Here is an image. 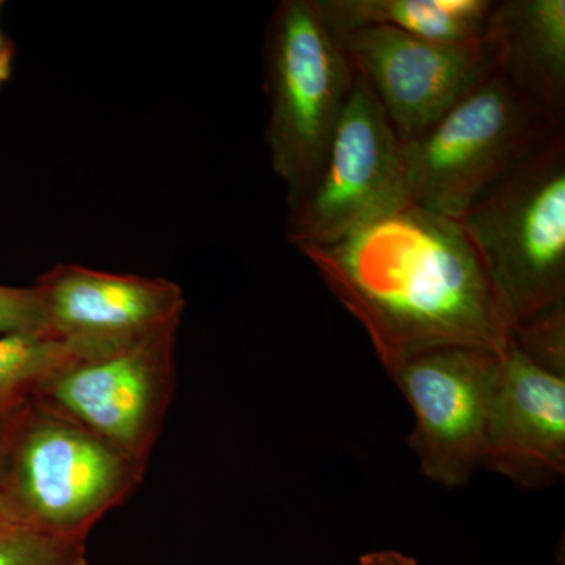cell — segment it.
Wrapping results in <instances>:
<instances>
[{"label":"cell","instance_id":"cell-7","mask_svg":"<svg viewBox=\"0 0 565 565\" xmlns=\"http://www.w3.org/2000/svg\"><path fill=\"white\" fill-rule=\"evenodd\" d=\"M180 323L87 352L62 367L35 401L147 465L177 384Z\"/></svg>","mask_w":565,"mask_h":565},{"label":"cell","instance_id":"cell-6","mask_svg":"<svg viewBox=\"0 0 565 565\" xmlns=\"http://www.w3.org/2000/svg\"><path fill=\"white\" fill-rule=\"evenodd\" d=\"M408 202L403 143L355 73L321 167L310 184L288 200L286 239L297 250L326 247Z\"/></svg>","mask_w":565,"mask_h":565},{"label":"cell","instance_id":"cell-1","mask_svg":"<svg viewBox=\"0 0 565 565\" xmlns=\"http://www.w3.org/2000/svg\"><path fill=\"white\" fill-rule=\"evenodd\" d=\"M299 252L362 323L386 374L430 349L511 344L514 322L460 222L408 202Z\"/></svg>","mask_w":565,"mask_h":565},{"label":"cell","instance_id":"cell-5","mask_svg":"<svg viewBox=\"0 0 565 565\" xmlns=\"http://www.w3.org/2000/svg\"><path fill=\"white\" fill-rule=\"evenodd\" d=\"M0 482L22 525L84 539L141 484L145 465L32 399Z\"/></svg>","mask_w":565,"mask_h":565},{"label":"cell","instance_id":"cell-4","mask_svg":"<svg viewBox=\"0 0 565 565\" xmlns=\"http://www.w3.org/2000/svg\"><path fill=\"white\" fill-rule=\"evenodd\" d=\"M459 222L512 322L563 302L565 134L520 163Z\"/></svg>","mask_w":565,"mask_h":565},{"label":"cell","instance_id":"cell-19","mask_svg":"<svg viewBox=\"0 0 565 565\" xmlns=\"http://www.w3.org/2000/svg\"><path fill=\"white\" fill-rule=\"evenodd\" d=\"M13 43L0 31V87L10 79L13 70Z\"/></svg>","mask_w":565,"mask_h":565},{"label":"cell","instance_id":"cell-10","mask_svg":"<svg viewBox=\"0 0 565 565\" xmlns=\"http://www.w3.org/2000/svg\"><path fill=\"white\" fill-rule=\"evenodd\" d=\"M46 333L73 343L111 345L181 323L184 296L163 278L58 264L33 285Z\"/></svg>","mask_w":565,"mask_h":565},{"label":"cell","instance_id":"cell-3","mask_svg":"<svg viewBox=\"0 0 565 565\" xmlns=\"http://www.w3.org/2000/svg\"><path fill=\"white\" fill-rule=\"evenodd\" d=\"M355 81V70L315 0H281L264 39L266 143L288 200L323 161Z\"/></svg>","mask_w":565,"mask_h":565},{"label":"cell","instance_id":"cell-14","mask_svg":"<svg viewBox=\"0 0 565 565\" xmlns=\"http://www.w3.org/2000/svg\"><path fill=\"white\" fill-rule=\"evenodd\" d=\"M103 345L73 343L50 334L0 337V414L7 405L35 399L62 367Z\"/></svg>","mask_w":565,"mask_h":565},{"label":"cell","instance_id":"cell-8","mask_svg":"<svg viewBox=\"0 0 565 565\" xmlns=\"http://www.w3.org/2000/svg\"><path fill=\"white\" fill-rule=\"evenodd\" d=\"M503 355L448 345L416 353L388 373L414 411L408 446L422 473L435 484L462 487L482 467Z\"/></svg>","mask_w":565,"mask_h":565},{"label":"cell","instance_id":"cell-15","mask_svg":"<svg viewBox=\"0 0 565 565\" xmlns=\"http://www.w3.org/2000/svg\"><path fill=\"white\" fill-rule=\"evenodd\" d=\"M0 565H87L85 541L17 527L0 535Z\"/></svg>","mask_w":565,"mask_h":565},{"label":"cell","instance_id":"cell-20","mask_svg":"<svg viewBox=\"0 0 565 565\" xmlns=\"http://www.w3.org/2000/svg\"><path fill=\"white\" fill-rule=\"evenodd\" d=\"M374 565H419L414 557L396 552V550H379L367 553Z\"/></svg>","mask_w":565,"mask_h":565},{"label":"cell","instance_id":"cell-2","mask_svg":"<svg viewBox=\"0 0 565 565\" xmlns=\"http://www.w3.org/2000/svg\"><path fill=\"white\" fill-rule=\"evenodd\" d=\"M497 68L403 145L408 200L459 222L498 182L559 136Z\"/></svg>","mask_w":565,"mask_h":565},{"label":"cell","instance_id":"cell-9","mask_svg":"<svg viewBox=\"0 0 565 565\" xmlns=\"http://www.w3.org/2000/svg\"><path fill=\"white\" fill-rule=\"evenodd\" d=\"M334 36L403 145L426 131L494 68L486 41L441 43L390 28Z\"/></svg>","mask_w":565,"mask_h":565},{"label":"cell","instance_id":"cell-16","mask_svg":"<svg viewBox=\"0 0 565 565\" xmlns=\"http://www.w3.org/2000/svg\"><path fill=\"white\" fill-rule=\"evenodd\" d=\"M511 343L533 362L565 374V300L514 323Z\"/></svg>","mask_w":565,"mask_h":565},{"label":"cell","instance_id":"cell-17","mask_svg":"<svg viewBox=\"0 0 565 565\" xmlns=\"http://www.w3.org/2000/svg\"><path fill=\"white\" fill-rule=\"evenodd\" d=\"M0 334H47L35 288L0 285Z\"/></svg>","mask_w":565,"mask_h":565},{"label":"cell","instance_id":"cell-13","mask_svg":"<svg viewBox=\"0 0 565 565\" xmlns=\"http://www.w3.org/2000/svg\"><path fill=\"white\" fill-rule=\"evenodd\" d=\"M334 35L390 28L441 43L484 41L493 0H315Z\"/></svg>","mask_w":565,"mask_h":565},{"label":"cell","instance_id":"cell-11","mask_svg":"<svg viewBox=\"0 0 565 565\" xmlns=\"http://www.w3.org/2000/svg\"><path fill=\"white\" fill-rule=\"evenodd\" d=\"M482 467L520 487L545 486L565 473V374L512 343L501 356Z\"/></svg>","mask_w":565,"mask_h":565},{"label":"cell","instance_id":"cell-21","mask_svg":"<svg viewBox=\"0 0 565 565\" xmlns=\"http://www.w3.org/2000/svg\"><path fill=\"white\" fill-rule=\"evenodd\" d=\"M359 565H374V564H373V561H371L370 555H367V553H366V555H363L362 557H360Z\"/></svg>","mask_w":565,"mask_h":565},{"label":"cell","instance_id":"cell-12","mask_svg":"<svg viewBox=\"0 0 565 565\" xmlns=\"http://www.w3.org/2000/svg\"><path fill=\"white\" fill-rule=\"evenodd\" d=\"M484 41L498 73L564 131L565 0L494 2Z\"/></svg>","mask_w":565,"mask_h":565},{"label":"cell","instance_id":"cell-18","mask_svg":"<svg viewBox=\"0 0 565 565\" xmlns=\"http://www.w3.org/2000/svg\"><path fill=\"white\" fill-rule=\"evenodd\" d=\"M21 526L24 525H22L20 515L14 511L10 498L7 497V493L0 487V535L10 533V531Z\"/></svg>","mask_w":565,"mask_h":565},{"label":"cell","instance_id":"cell-22","mask_svg":"<svg viewBox=\"0 0 565 565\" xmlns=\"http://www.w3.org/2000/svg\"><path fill=\"white\" fill-rule=\"evenodd\" d=\"M0 9H2V2H0Z\"/></svg>","mask_w":565,"mask_h":565}]
</instances>
